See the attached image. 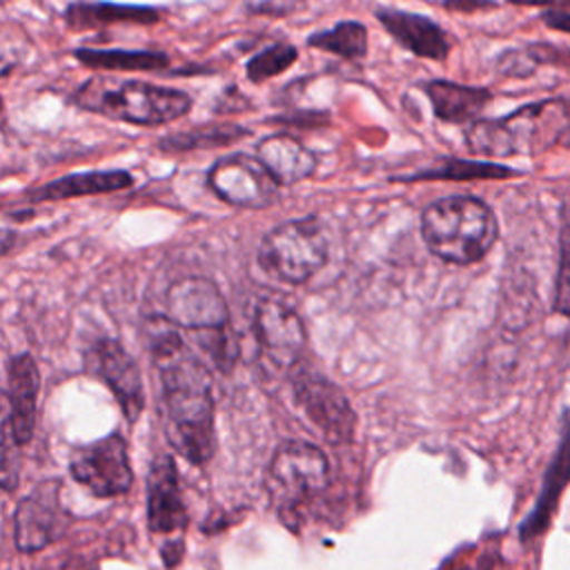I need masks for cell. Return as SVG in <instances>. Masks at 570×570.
Segmentation results:
<instances>
[{
    "instance_id": "obj_1",
    "label": "cell",
    "mask_w": 570,
    "mask_h": 570,
    "mask_svg": "<svg viewBox=\"0 0 570 570\" xmlns=\"http://www.w3.org/2000/svg\"><path fill=\"white\" fill-rule=\"evenodd\" d=\"M140 334L160 381L165 434L183 459L203 465L216 445L209 367L165 314L145 316Z\"/></svg>"
},
{
    "instance_id": "obj_2",
    "label": "cell",
    "mask_w": 570,
    "mask_h": 570,
    "mask_svg": "<svg viewBox=\"0 0 570 570\" xmlns=\"http://www.w3.org/2000/svg\"><path fill=\"white\" fill-rule=\"evenodd\" d=\"M67 105L136 127H163L187 116L194 98L167 85L89 76L67 96Z\"/></svg>"
},
{
    "instance_id": "obj_3",
    "label": "cell",
    "mask_w": 570,
    "mask_h": 570,
    "mask_svg": "<svg viewBox=\"0 0 570 570\" xmlns=\"http://www.w3.org/2000/svg\"><path fill=\"white\" fill-rule=\"evenodd\" d=\"M421 238L441 261L452 265L479 263L499 238L492 207L472 194H450L421 212Z\"/></svg>"
},
{
    "instance_id": "obj_4",
    "label": "cell",
    "mask_w": 570,
    "mask_h": 570,
    "mask_svg": "<svg viewBox=\"0 0 570 570\" xmlns=\"http://www.w3.org/2000/svg\"><path fill=\"white\" fill-rule=\"evenodd\" d=\"M570 122L563 100L550 98L523 105L501 118H479L465 129V147L474 156L508 158L534 154L554 145Z\"/></svg>"
},
{
    "instance_id": "obj_5",
    "label": "cell",
    "mask_w": 570,
    "mask_h": 570,
    "mask_svg": "<svg viewBox=\"0 0 570 570\" xmlns=\"http://www.w3.org/2000/svg\"><path fill=\"white\" fill-rule=\"evenodd\" d=\"M330 234L321 216H298L272 227L256 252L258 267L278 283L303 285L325 267Z\"/></svg>"
},
{
    "instance_id": "obj_6",
    "label": "cell",
    "mask_w": 570,
    "mask_h": 570,
    "mask_svg": "<svg viewBox=\"0 0 570 570\" xmlns=\"http://www.w3.org/2000/svg\"><path fill=\"white\" fill-rule=\"evenodd\" d=\"M205 183L218 200L232 207L267 209L281 198V187L276 180L267 174L256 156L245 151L216 158L205 174Z\"/></svg>"
},
{
    "instance_id": "obj_7",
    "label": "cell",
    "mask_w": 570,
    "mask_h": 570,
    "mask_svg": "<svg viewBox=\"0 0 570 570\" xmlns=\"http://www.w3.org/2000/svg\"><path fill=\"white\" fill-rule=\"evenodd\" d=\"M292 390L305 416L330 443H350L354 439L356 414L343 390L325 374L298 363L292 370Z\"/></svg>"
},
{
    "instance_id": "obj_8",
    "label": "cell",
    "mask_w": 570,
    "mask_h": 570,
    "mask_svg": "<svg viewBox=\"0 0 570 570\" xmlns=\"http://www.w3.org/2000/svg\"><path fill=\"white\" fill-rule=\"evenodd\" d=\"M252 330L261 354L281 370H294L303 363L307 330L298 312L278 296H261L254 303Z\"/></svg>"
},
{
    "instance_id": "obj_9",
    "label": "cell",
    "mask_w": 570,
    "mask_h": 570,
    "mask_svg": "<svg viewBox=\"0 0 570 570\" xmlns=\"http://www.w3.org/2000/svg\"><path fill=\"white\" fill-rule=\"evenodd\" d=\"M180 330L203 334L229 327V307L218 283L209 276H180L165 292V312Z\"/></svg>"
},
{
    "instance_id": "obj_10",
    "label": "cell",
    "mask_w": 570,
    "mask_h": 570,
    "mask_svg": "<svg viewBox=\"0 0 570 570\" xmlns=\"http://www.w3.org/2000/svg\"><path fill=\"white\" fill-rule=\"evenodd\" d=\"M69 472L91 494L107 499L125 494L134 481L127 445L118 434L76 448Z\"/></svg>"
},
{
    "instance_id": "obj_11",
    "label": "cell",
    "mask_w": 570,
    "mask_h": 570,
    "mask_svg": "<svg viewBox=\"0 0 570 570\" xmlns=\"http://www.w3.org/2000/svg\"><path fill=\"white\" fill-rule=\"evenodd\" d=\"M85 363L87 370H91L114 392L122 414L129 421H136L145 405V390L140 370L120 341L111 336L96 338L85 352Z\"/></svg>"
},
{
    "instance_id": "obj_12",
    "label": "cell",
    "mask_w": 570,
    "mask_h": 570,
    "mask_svg": "<svg viewBox=\"0 0 570 570\" xmlns=\"http://www.w3.org/2000/svg\"><path fill=\"white\" fill-rule=\"evenodd\" d=\"M269 481L287 499H309L330 483L327 456L312 443L287 441L269 461Z\"/></svg>"
},
{
    "instance_id": "obj_13",
    "label": "cell",
    "mask_w": 570,
    "mask_h": 570,
    "mask_svg": "<svg viewBox=\"0 0 570 570\" xmlns=\"http://www.w3.org/2000/svg\"><path fill=\"white\" fill-rule=\"evenodd\" d=\"M385 33L405 51L416 58L445 62L452 51L450 33L430 16L405 11L399 7L379 4L372 9Z\"/></svg>"
},
{
    "instance_id": "obj_14",
    "label": "cell",
    "mask_w": 570,
    "mask_h": 570,
    "mask_svg": "<svg viewBox=\"0 0 570 570\" xmlns=\"http://www.w3.org/2000/svg\"><path fill=\"white\" fill-rule=\"evenodd\" d=\"M58 490V481H45L16 505L13 539L18 550H42L60 534L65 525V514L60 508Z\"/></svg>"
},
{
    "instance_id": "obj_15",
    "label": "cell",
    "mask_w": 570,
    "mask_h": 570,
    "mask_svg": "<svg viewBox=\"0 0 570 570\" xmlns=\"http://www.w3.org/2000/svg\"><path fill=\"white\" fill-rule=\"evenodd\" d=\"M136 185V176L127 169H89V171H73L60 178L31 185L22 191L20 200L27 205H42V203H62L82 196H100V194H116L125 191Z\"/></svg>"
},
{
    "instance_id": "obj_16",
    "label": "cell",
    "mask_w": 570,
    "mask_h": 570,
    "mask_svg": "<svg viewBox=\"0 0 570 570\" xmlns=\"http://www.w3.org/2000/svg\"><path fill=\"white\" fill-rule=\"evenodd\" d=\"M40 372L36 358L29 352L13 354L7 363V425L18 445H24L33 436L36 407H38Z\"/></svg>"
},
{
    "instance_id": "obj_17",
    "label": "cell",
    "mask_w": 570,
    "mask_h": 570,
    "mask_svg": "<svg viewBox=\"0 0 570 570\" xmlns=\"http://www.w3.org/2000/svg\"><path fill=\"white\" fill-rule=\"evenodd\" d=\"M254 156L261 160V165L267 169L278 187H292L314 176L318 167V154L287 129L261 138L256 142Z\"/></svg>"
},
{
    "instance_id": "obj_18",
    "label": "cell",
    "mask_w": 570,
    "mask_h": 570,
    "mask_svg": "<svg viewBox=\"0 0 570 570\" xmlns=\"http://www.w3.org/2000/svg\"><path fill=\"white\" fill-rule=\"evenodd\" d=\"M147 523L154 534H180L185 530L187 512L171 456H158L149 470Z\"/></svg>"
},
{
    "instance_id": "obj_19",
    "label": "cell",
    "mask_w": 570,
    "mask_h": 570,
    "mask_svg": "<svg viewBox=\"0 0 570 570\" xmlns=\"http://www.w3.org/2000/svg\"><path fill=\"white\" fill-rule=\"evenodd\" d=\"M167 16L165 7L136 4V2H114V0H76L62 11V20L71 31L105 29L111 24H136L151 27Z\"/></svg>"
},
{
    "instance_id": "obj_20",
    "label": "cell",
    "mask_w": 570,
    "mask_h": 570,
    "mask_svg": "<svg viewBox=\"0 0 570 570\" xmlns=\"http://www.w3.org/2000/svg\"><path fill=\"white\" fill-rule=\"evenodd\" d=\"M419 89L428 96L436 120L448 125H470L481 118V111L492 102L488 87L461 85L445 78H432L419 82Z\"/></svg>"
},
{
    "instance_id": "obj_21",
    "label": "cell",
    "mask_w": 570,
    "mask_h": 570,
    "mask_svg": "<svg viewBox=\"0 0 570 570\" xmlns=\"http://www.w3.org/2000/svg\"><path fill=\"white\" fill-rule=\"evenodd\" d=\"M521 176L519 169L492 163V160H472V158H456L445 156L439 158L430 167H421L412 174H396L390 176V183H434V180H448V183H468V180H505Z\"/></svg>"
},
{
    "instance_id": "obj_22",
    "label": "cell",
    "mask_w": 570,
    "mask_h": 570,
    "mask_svg": "<svg viewBox=\"0 0 570 570\" xmlns=\"http://www.w3.org/2000/svg\"><path fill=\"white\" fill-rule=\"evenodd\" d=\"M252 131L234 120H218V122H200L196 127H187L180 131H171L160 136L154 147L160 154H189V151H209V149H225L234 142L247 138Z\"/></svg>"
},
{
    "instance_id": "obj_23",
    "label": "cell",
    "mask_w": 570,
    "mask_h": 570,
    "mask_svg": "<svg viewBox=\"0 0 570 570\" xmlns=\"http://www.w3.org/2000/svg\"><path fill=\"white\" fill-rule=\"evenodd\" d=\"M71 56L82 67L98 71H165L171 65V58L160 49L76 47Z\"/></svg>"
},
{
    "instance_id": "obj_24",
    "label": "cell",
    "mask_w": 570,
    "mask_h": 570,
    "mask_svg": "<svg viewBox=\"0 0 570 570\" xmlns=\"http://www.w3.org/2000/svg\"><path fill=\"white\" fill-rule=\"evenodd\" d=\"M305 45L347 62H361L370 49V33L361 20H341L330 29H321L307 36Z\"/></svg>"
},
{
    "instance_id": "obj_25",
    "label": "cell",
    "mask_w": 570,
    "mask_h": 570,
    "mask_svg": "<svg viewBox=\"0 0 570 570\" xmlns=\"http://www.w3.org/2000/svg\"><path fill=\"white\" fill-rule=\"evenodd\" d=\"M298 58V49L287 42L278 40L261 51H256L247 62H245V78L254 85H263L265 80H272L281 73H285Z\"/></svg>"
},
{
    "instance_id": "obj_26",
    "label": "cell",
    "mask_w": 570,
    "mask_h": 570,
    "mask_svg": "<svg viewBox=\"0 0 570 570\" xmlns=\"http://www.w3.org/2000/svg\"><path fill=\"white\" fill-rule=\"evenodd\" d=\"M554 312L570 316V205L563 207L559 229V261L554 276Z\"/></svg>"
},
{
    "instance_id": "obj_27",
    "label": "cell",
    "mask_w": 570,
    "mask_h": 570,
    "mask_svg": "<svg viewBox=\"0 0 570 570\" xmlns=\"http://www.w3.org/2000/svg\"><path fill=\"white\" fill-rule=\"evenodd\" d=\"M543 62L541 47H510L497 56V73L505 78H525Z\"/></svg>"
},
{
    "instance_id": "obj_28",
    "label": "cell",
    "mask_w": 570,
    "mask_h": 570,
    "mask_svg": "<svg viewBox=\"0 0 570 570\" xmlns=\"http://www.w3.org/2000/svg\"><path fill=\"white\" fill-rule=\"evenodd\" d=\"M269 122L283 125V127L314 129V127H321V125H327V122H330V111L307 109V111H298V114H278V116L269 118Z\"/></svg>"
},
{
    "instance_id": "obj_29",
    "label": "cell",
    "mask_w": 570,
    "mask_h": 570,
    "mask_svg": "<svg viewBox=\"0 0 570 570\" xmlns=\"http://www.w3.org/2000/svg\"><path fill=\"white\" fill-rule=\"evenodd\" d=\"M18 448L7 421L2 432V485L4 490H11L18 481V456H13V450Z\"/></svg>"
},
{
    "instance_id": "obj_30",
    "label": "cell",
    "mask_w": 570,
    "mask_h": 570,
    "mask_svg": "<svg viewBox=\"0 0 570 570\" xmlns=\"http://www.w3.org/2000/svg\"><path fill=\"white\" fill-rule=\"evenodd\" d=\"M305 0H254L247 2V11L254 16H287L298 11Z\"/></svg>"
},
{
    "instance_id": "obj_31",
    "label": "cell",
    "mask_w": 570,
    "mask_h": 570,
    "mask_svg": "<svg viewBox=\"0 0 570 570\" xmlns=\"http://www.w3.org/2000/svg\"><path fill=\"white\" fill-rule=\"evenodd\" d=\"M252 100L238 91L236 85H229L220 96H218V102L214 107L216 114H238V111H245V109H252Z\"/></svg>"
},
{
    "instance_id": "obj_32",
    "label": "cell",
    "mask_w": 570,
    "mask_h": 570,
    "mask_svg": "<svg viewBox=\"0 0 570 570\" xmlns=\"http://www.w3.org/2000/svg\"><path fill=\"white\" fill-rule=\"evenodd\" d=\"M541 20L543 24H548L550 29L570 33V2L559 4V7H550L541 11Z\"/></svg>"
},
{
    "instance_id": "obj_33",
    "label": "cell",
    "mask_w": 570,
    "mask_h": 570,
    "mask_svg": "<svg viewBox=\"0 0 570 570\" xmlns=\"http://www.w3.org/2000/svg\"><path fill=\"white\" fill-rule=\"evenodd\" d=\"M441 4L454 13H474V11H488L497 7V2L492 0H443Z\"/></svg>"
},
{
    "instance_id": "obj_34",
    "label": "cell",
    "mask_w": 570,
    "mask_h": 570,
    "mask_svg": "<svg viewBox=\"0 0 570 570\" xmlns=\"http://www.w3.org/2000/svg\"><path fill=\"white\" fill-rule=\"evenodd\" d=\"M508 4H514V7H541V9H550V7H559V4H566L570 0H505Z\"/></svg>"
},
{
    "instance_id": "obj_35",
    "label": "cell",
    "mask_w": 570,
    "mask_h": 570,
    "mask_svg": "<svg viewBox=\"0 0 570 570\" xmlns=\"http://www.w3.org/2000/svg\"><path fill=\"white\" fill-rule=\"evenodd\" d=\"M566 147H568V149H570V138H568V140H566Z\"/></svg>"
}]
</instances>
